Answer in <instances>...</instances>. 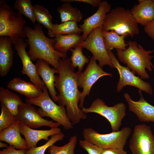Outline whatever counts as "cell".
Returning <instances> with one entry per match:
<instances>
[{
    "instance_id": "31",
    "label": "cell",
    "mask_w": 154,
    "mask_h": 154,
    "mask_svg": "<svg viewBox=\"0 0 154 154\" xmlns=\"http://www.w3.org/2000/svg\"><path fill=\"white\" fill-rule=\"evenodd\" d=\"M78 140L77 137L74 135L70 137L69 142L64 145L58 146L52 145L48 148L50 154H75L74 150Z\"/></svg>"
},
{
    "instance_id": "6",
    "label": "cell",
    "mask_w": 154,
    "mask_h": 154,
    "mask_svg": "<svg viewBox=\"0 0 154 154\" xmlns=\"http://www.w3.org/2000/svg\"><path fill=\"white\" fill-rule=\"evenodd\" d=\"M42 94L39 97L32 99L27 98L26 103L34 105L40 107L37 111L42 117H47L59 123L65 130L73 127L69 120L64 106L56 104L50 97L48 90L46 86Z\"/></svg>"
},
{
    "instance_id": "39",
    "label": "cell",
    "mask_w": 154,
    "mask_h": 154,
    "mask_svg": "<svg viewBox=\"0 0 154 154\" xmlns=\"http://www.w3.org/2000/svg\"><path fill=\"white\" fill-rule=\"evenodd\" d=\"M8 147V145L7 144L4 143L1 141L0 142V147H6L7 148Z\"/></svg>"
},
{
    "instance_id": "11",
    "label": "cell",
    "mask_w": 154,
    "mask_h": 154,
    "mask_svg": "<svg viewBox=\"0 0 154 154\" xmlns=\"http://www.w3.org/2000/svg\"><path fill=\"white\" fill-rule=\"evenodd\" d=\"M78 45L90 51L94 58L98 61V65L102 68L105 65L114 68L105 47L100 28L93 30L87 38Z\"/></svg>"
},
{
    "instance_id": "16",
    "label": "cell",
    "mask_w": 154,
    "mask_h": 154,
    "mask_svg": "<svg viewBox=\"0 0 154 154\" xmlns=\"http://www.w3.org/2000/svg\"><path fill=\"white\" fill-rule=\"evenodd\" d=\"M111 9V6L107 1H102L97 11L84 20L83 23L79 25L82 30V35L84 41L93 30L98 27L102 28L105 15L110 11Z\"/></svg>"
},
{
    "instance_id": "8",
    "label": "cell",
    "mask_w": 154,
    "mask_h": 154,
    "mask_svg": "<svg viewBox=\"0 0 154 154\" xmlns=\"http://www.w3.org/2000/svg\"><path fill=\"white\" fill-rule=\"evenodd\" d=\"M85 113H94L105 117L110 123L112 131H119L122 119L126 115V106L120 102L113 106H108L104 101L98 98L95 100L88 108L82 109Z\"/></svg>"
},
{
    "instance_id": "30",
    "label": "cell",
    "mask_w": 154,
    "mask_h": 154,
    "mask_svg": "<svg viewBox=\"0 0 154 154\" xmlns=\"http://www.w3.org/2000/svg\"><path fill=\"white\" fill-rule=\"evenodd\" d=\"M82 48L81 46L77 45L74 49L70 50L72 52L70 58L72 65L74 68L77 67L78 71L80 72H82L85 64L90 61L89 59L83 54Z\"/></svg>"
},
{
    "instance_id": "26",
    "label": "cell",
    "mask_w": 154,
    "mask_h": 154,
    "mask_svg": "<svg viewBox=\"0 0 154 154\" xmlns=\"http://www.w3.org/2000/svg\"><path fill=\"white\" fill-rule=\"evenodd\" d=\"M82 32V29L78 26L77 22L68 21L60 24H53L52 29L48 32V35L50 37L55 38L58 35H80Z\"/></svg>"
},
{
    "instance_id": "21",
    "label": "cell",
    "mask_w": 154,
    "mask_h": 154,
    "mask_svg": "<svg viewBox=\"0 0 154 154\" xmlns=\"http://www.w3.org/2000/svg\"><path fill=\"white\" fill-rule=\"evenodd\" d=\"M18 121L9 127L0 131V140L8 143L15 149H28L25 139L21 136Z\"/></svg>"
},
{
    "instance_id": "37",
    "label": "cell",
    "mask_w": 154,
    "mask_h": 154,
    "mask_svg": "<svg viewBox=\"0 0 154 154\" xmlns=\"http://www.w3.org/2000/svg\"><path fill=\"white\" fill-rule=\"evenodd\" d=\"M101 154H127V153L123 149L107 148L102 149Z\"/></svg>"
},
{
    "instance_id": "12",
    "label": "cell",
    "mask_w": 154,
    "mask_h": 154,
    "mask_svg": "<svg viewBox=\"0 0 154 154\" xmlns=\"http://www.w3.org/2000/svg\"><path fill=\"white\" fill-rule=\"evenodd\" d=\"M109 76H112L110 72L104 71L96 63V60L92 56L90 59L88 66L85 71L80 74L78 81V87L83 88L81 92L79 106L80 109L83 107L85 99L89 96L93 84L101 77Z\"/></svg>"
},
{
    "instance_id": "20",
    "label": "cell",
    "mask_w": 154,
    "mask_h": 154,
    "mask_svg": "<svg viewBox=\"0 0 154 154\" xmlns=\"http://www.w3.org/2000/svg\"><path fill=\"white\" fill-rule=\"evenodd\" d=\"M131 11L136 22L145 27L154 19V2L151 0H144L134 5Z\"/></svg>"
},
{
    "instance_id": "7",
    "label": "cell",
    "mask_w": 154,
    "mask_h": 154,
    "mask_svg": "<svg viewBox=\"0 0 154 154\" xmlns=\"http://www.w3.org/2000/svg\"><path fill=\"white\" fill-rule=\"evenodd\" d=\"M131 133V129L128 127L117 131L105 134L99 133L93 128L88 127L83 130L82 135L84 140L102 149H123Z\"/></svg>"
},
{
    "instance_id": "35",
    "label": "cell",
    "mask_w": 154,
    "mask_h": 154,
    "mask_svg": "<svg viewBox=\"0 0 154 154\" xmlns=\"http://www.w3.org/2000/svg\"><path fill=\"white\" fill-rule=\"evenodd\" d=\"M26 150L15 149L11 145L0 151V154H25Z\"/></svg>"
},
{
    "instance_id": "19",
    "label": "cell",
    "mask_w": 154,
    "mask_h": 154,
    "mask_svg": "<svg viewBox=\"0 0 154 154\" xmlns=\"http://www.w3.org/2000/svg\"><path fill=\"white\" fill-rule=\"evenodd\" d=\"M12 44L9 37H0V75L2 77L7 75L13 66Z\"/></svg>"
},
{
    "instance_id": "40",
    "label": "cell",
    "mask_w": 154,
    "mask_h": 154,
    "mask_svg": "<svg viewBox=\"0 0 154 154\" xmlns=\"http://www.w3.org/2000/svg\"><path fill=\"white\" fill-rule=\"evenodd\" d=\"M152 0L153 1V2H154V0Z\"/></svg>"
},
{
    "instance_id": "14",
    "label": "cell",
    "mask_w": 154,
    "mask_h": 154,
    "mask_svg": "<svg viewBox=\"0 0 154 154\" xmlns=\"http://www.w3.org/2000/svg\"><path fill=\"white\" fill-rule=\"evenodd\" d=\"M28 45L27 43L24 42L23 38H20L15 46L17 55L23 64L21 73L27 75L33 83L43 90L46 86L37 74L35 64H33L26 51V48L28 46Z\"/></svg>"
},
{
    "instance_id": "15",
    "label": "cell",
    "mask_w": 154,
    "mask_h": 154,
    "mask_svg": "<svg viewBox=\"0 0 154 154\" xmlns=\"http://www.w3.org/2000/svg\"><path fill=\"white\" fill-rule=\"evenodd\" d=\"M141 92L138 90L140 98L138 101L133 100L127 93L123 94L124 99L128 104L129 110L136 115L140 121L154 123V106L144 99Z\"/></svg>"
},
{
    "instance_id": "3",
    "label": "cell",
    "mask_w": 154,
    "mask_h": 154,
    "mask_svg": "<svg viewBox=\"0 0 154 154\" xmlns=\"http://www.w3.org/2000/svg\"><path fill=\"white\" fill-rule=\"evenodd\" d=\"M128 46L125 50L116 49L119 60L126 64L134 74H137L141 79H147L150 76L146 70L152 71L154 67L151 60L154 56L150 54L154 50H147L136 41L127 42Z\"/></svg>"
},
{
    "instance_id": "25",
    "label": "cell",
    "mask_w": 154,
    "mask_h": 154,
    "mask_svg": "<svg viewBox=\"0 0 154 154\" xmlns=\"http://www.w3.org/2000/svg\"><path fill=\"white\" fill-rule=\"evenodd\" d=\"M102 33L104 45L107 50H112L114 48L125 50L127 48L128 44L125 43L124 37L112 31L102 30Z\"/></svg>"
},
{
    "instance_id": "38",
    "label": "cell",
    "mask_w": 154,
    "mask_h": 154,
    "mask_svg": "<svg viewBox=\"0 0 154 154\" xmlns=\"http://www.w3.org/2000/svg\"><path fill=\"white\" fill-rule=\"evenodd\" d=\"M145 33L154 41V19L149 24L144 27Z\"/></svg>"
},
{
    "instance_id": "27",
    "label": "cell",
    "mask_w": 154,
    "mask_h": 154,
    "mask_svg": "<svg viewBox=\"0 0 154 154\" xmlns=\"http://www.w3.org/2000/svg\"><path fill=\"white\" fill-rule=\"evenodd\" d=\"M57 11L60 15L61 22L68 21L78 22L83 17L80 11L72 6L70 3H65L58 7Z\"/></svg>"
},
{
    "instance_id": "24",
    "label": "cell",
    "mask_w": 154,
    "mask_h": 154,
    "mask_svg": "<svg viewBox=\"0 0 154 154\" xmlns=\"http://www.w3.org/2000/svg\"><path fill=\"white\" fill-rule=\"evenodd\" d=\"M55 38L54 49L59 52L65 54L84 41L82 35L77 34L58 35Z\"/></svg>"
},
{
    "instance_id": "32",
    "label": "cell",
    "mask_w": 154,
    "mask_h": 154,
    "mask_svg": "<svg viewBox=\"0 0 154 154\" xmlns=\"http://www.w3.org/2000/svg\"><path fill=\"white\" fill-rule=\"evenodd\" d=\"M64 136L62 132L52 135L43 145L26 150L25 154H44L47 149L57 142L63 140Z\"/></svg>"
},
{
    "instance_id": "17",
    "label": "cell",
    "mask_w": 154,
    "mask_h": 154,
    "mask_svg": "<svg viewBox=\"0 0 154 154\" xmlns=\"http://www.w3.org/2000/svg\"><path fill=\"white\" fill-rule=\"evenodd\" d=\"M21 133L23 135L26 141L28 149L36 147L37 143L40 140L48 141V137L61 132L58 127L51 128L46 130H35L28 127L19 122Z\"/></svg>"
},
{
    "instance_id": "34",
    "label": "cell",
    "mask_w": 154,
    "mask_h": 154,
    "mask_svg": "<svg viewBox=\"0 0 154 154\" xmlns=\"http://www.w3.org/2000/svg\"><path fill=\"white\" fill-rule=\"evenodd\" d=\"M79 145L88 154H101L102 149L86 140H80Z\"/></svg>"
},
{
    "instance_id": "33",
    "label": "cell",
    "mask_w": 154,
    "mask_h": 154,
    "mask_svg": "<svg viewBox=\"0 0 154 154\" xmlns=\"http://www.w3.org/2000/svg\"><path fill=\"white\" fill-rule=\"evenodd\" d=\"M0 116V131L6 129L18 121L3 105L1 104Z\"/></svg>"
},
{
    "instance_id": "36",
    "label": "cell",
    "mask_w": 154,
    "mask_h": 154,
    "mask_svg": "<svg viewBox=\"0 0 154 154\" xmlns=\"http://www.w3.org/2000/svg\"><path fill=\"white\" fill-rule=\"evenodd\" d=\"M60 1L64 3L72 2H78L89 4L93 7H99L102 1L101 0H60Z\"/></svg>"
},
{
    "instance_id": "1",
    "label": "cell",
    "mask_w": 154,
    "mask_h": 154,
    "mask_svg": "<svg viewBox=\"0 0 154 154\" xmlns=\"http://www.w3.org/2000/svg\"><path fill=\"white\" fill-rule=\"evenodd\" d=\"M55 75V86L58 90V103L66 106L67 116L73 125L78 123L87 116L78 105L81 92L78 90V79L82 72H74L70 58H63L59 61Z\"/></svg>"
},
{
    "instance_id": "22",
    "label": "cell",
    "mask_w": 154,
    "mask_h": 154,
    "mask_svg": "<svg viewBox=\"0 0 154 154\" xmlns=\"http://www.w3.org/2000/svg\"><path fill=\"white\" fill-rule=\"evenodd\" d=\"M8 88L25 96L27 98H38L43 91L33 83L25 81L18 78H15L8 84Z\"/></svg>"
},
{
    "instance_id": "5",
    "label": "cell",
    "mask_w": 154,
    "mask_h": 154,
    "mask_svg": "<svg viewBox=\"0 0 154 154\" xmlns=\"http://www.w3.org/2000/svg\"><path fill=\"white\" fill-rule=\"evenodd\" d=\"M26 23L22 15L14 11L5 1H0V37H9L15 46L20 38L27 37Z\"/></svg>"
},
{
    "instance_id": "4",
    "label": "cell",
    "mask_w": 154,
    "mask_h": 154,
    "mask_svg": "<svg viewBox=\"0 0 154 154\" xmlns=\"http://www.w3.org/2000/svg\"><path fill=\"white\" fill-rule=\"evenodd\" d=\"M138 24L131 10L117 7L106 15L101 30L113 31L125 38L129 36L132 38L139 33Z\"/></svg>"
},
{
    "instance_id": "28",
    "label": "cell",
    "mask_w": 154,
    "mask_h": 154,
    "mask_svg": "<svg viewBox=\"0 0 154 154\" xmlns=\"http://www.w3.org/2000/svg\"><path fill=\"white\" fill-rule=\"evenodd\" d=\"M33 9L36 21L43 25L50 31L52 29L53 23L52 16L48 9L43 6L36 4L33 6Z\"/></svg>"
},
{
    "instance_id": "9",
    "label": "cell",
    "mask_w": 154,
    "mask_h": 154,
    "mask_svg": "<svg viewBox=\"0 0 154 154\" xmlns=\"http://www.w3.org/2000/svg\"><path fill=\"white\" fill-rule=\"evenodd\" d=\"M132 154H154V135L149 126L135 125L129 142Z\"/></svg>"
},
{
    "instance_id": "13",
    "label": "cell",
    "mask_w": 154,
    "mask_h": 154,
    "mask_svg": "<svg viewBox=\"0 0 154 154\" xmlns=\"http://www.w3.org/2000/svg\"><path fill=\"white\" fill-rule=\"evenodd\" d=\"M20 123L31 128H38L42 126L51 128L58 127V122L44 119L39 114L36 108L32 104L23 102L19 107L15 117Z\"/></svg>"
},
{
    "instance_id": "2",
    "label": "cell",
    "mask_w": 154,
    "mask_h": 154,
    "mask_svg": "<svg viewBox=\"0 0 154 154\" xmlns=\"http://www.w3.org/2000/svg\"><path fill=\"white\" fill-rule=\"evenodd\" d=\"M24 30L27 38L25 41L29 47L27 53L31 60H43L57 70L60 58H66L67 54L59 52L54 49L55 38L46 37L41 25L39 23L35 24L34 28L28 25L25 26Z\"/></svg>"
},
{
    "instance_id": "10",
    "label": "cell",
    "mask_w": 154,
    "mask_h": 154,
    "mask_svg": "<svg viewBox=\"0 0 154 154\" xmlns=\"http://www.w3.org/2000/svg\"><path fill=\"white\" fill-rule=\"evenodd\" d=\"M107 51L114 68L117 69L119 74V79L116 88L118 92H120L124 86H130L136 87L139 90L144 91L150 95H152L153 90L149 83L135 76L127 67L121 65L112 50H107Z\"/></svg>"
},
{
    "instance_id": "23",
    "label": "cell",
    "mask_w": 154,
    "mask_h": 154,
    "mask_svg": "<svg viewBox=\"0 0 154 154\" xmlns=\"http://www.w3.org/2000/svg\"><path fill=\"white\" fill-rule=\"evenodd\" d=\"M0 102L13 116H17L19 108L23 102L19 96L7 88H0Z\"/></svg>"
},
{
    "instance_id": "29",
    "label": "cell",
    "mask_w": 154,
    "mask_h": 154,
    "mask_svg": "<svg viewBox=\"0 0 154 154\" xmlns=\"http://www.w3.org/2000/svg\"><path fill=\"white\" fill-rule=\"evenodd\" d=\"M13 7L17 11V13L24 15L35 24L36 20L31 0H16Z\"/></svg>"
},
{
    "instance_id": "18",
    "label": "cell",
    "mask_w": 154,
    "mask_h": 154,
    "mask_svg": "<svg viewBox=\"0 0 154 154\" xmlns=\"http://www.w3.org/2000/svg\"><path fill=\"white\" fill-rule=\"evenodd\" d=\"M38 74L42 78L45 86L47 88L52 99L58 102V97L55 89V73L57 71L54 68H51L49 64L42 60H37L35 64Z\"/></svg>"
}]
</instances>
